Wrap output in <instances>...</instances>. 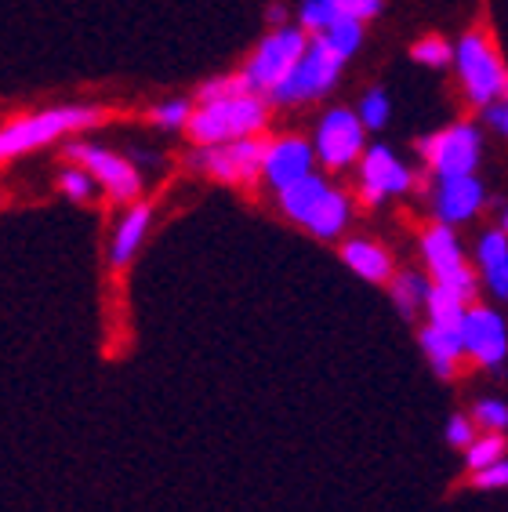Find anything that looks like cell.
Listing matches in <instances>:
<instances>
[{"label":"cell","mask_w":508,"mask_h":512,"mask_svg":"<svg viewBox=\"0 0 508 512\" xmlns=\"http://www.w3.org/2000/svg\"><path fill=\"white\" fill-rule=\"evenodd\" d=\"M265 124V99L254 91L240 95H225V99L200 102L196 113H189L186 128L193 142L200 146H218V142H236V138H251Z\"/></svg>","instance_id":"obj_1"},{"label":"cell","mask_w":508,"mask_h":512,"mask_svg":"<svg viewBox=\"0 0 508 512\" xmlns=\"http://www.w3.org/2000/svg\"><path fill=\"white\" fill-rule=\"evenodd\" d=\"M102 117H106L102 109L62 106V109H48V113H33V117L11 120V124L0 128V164L22 157V153H33V149H40V146H48V142L69 135V131L95 128Z\"/></svg>","instance_id":"obj_2"},{"label":"cell","mask_w":508,"mask_h":512,"mask_svg":"<svg viewBox=\"0 0 508 512\" xmlns=\"http://www.w3.org/2000/svg\"><path fill=\"white\" fill-rule=\"evenodd\" d=\"M345 62L349 59H345L342 51L334 48L323 33H316L313 44H305L298 66L287 73V80L273 91V95H269V99H276V102H313V99H320V95H327V91L338 84V73H342Z\"/></svg>","instance_id":"obj_3"},{"label":"cell","mask_w":508,"mask_h":512,"mask_svg":"<svg viewBox=\"0 0 508 512\" xmlns=\"http://www.w3.org/2000/svg\"><path fill=\"white\" fill-rule=\"evenodd\" d=\"M461 69V84L469 91V99L479 106H490L494 99H505V62L483 33H469L454 51Z\"/></svg>","instance_id":"obj_4"},{"label":"cell","mask_w":508,"mask_h":512,"mask_svg":"<svg viewBox=\"0 0 508 512\" xmlns=\"http://www.w3.org/2000/svg\"><path fill=\"white\" fill-rule=\"evenodd\" d=\"M305 44H309L305 33L291 30V26L269 33V37L258 44V51H254L251 66L244 69V77H247V84H251L254 95H273V91L287 80V73L298 66Z\"/></svg>","instance_id":"obj_5"},{"label":"cell","mask_w":508,"mask_h":512,"mask_svg":"<svg viewBox=\"0 0 508 512\" xmlns=\"http://www.w3.org/2000/svg\"><path fill=\"white\" fill-rule=\"evenodd\" d=\"M479 149H483V142H479V131L472 124H450V128L436 131L421 142V157L429 160L436 178H458L476 171Z\"/></svg>","instance_id":"obj_6"},{"label":"cell","mask_w":508,"mask_h":512,"mask_svg":"<svg viewBox=\"0 0 508 512\" xmlns=\"http://www.w3.org/2000/svg\"><path fill=\"white\" fill-rule=\"evenodd\" d=\"M262 142H251V138H236V142H218V146H200L193 153V168L204 171L211 178H222V182H254L262 175Z\"/></svg>","instance_id":"obj_7"},{"label":"cell","mask_w":508,"mask_h":512,"mask_svg":"<svg viewBox=\"0 0 508 512\" xmlns=\"http://www.w3.org/2000/svg\"><path fill=\"white\" fill-rule=\"evenodd\" d=\"M421 251H425V262H429L436 287H447V291H454L458 298L469 302L472 291H476V276H472V269L465 266V258H461L454 229H447V226L429 229L425 240H421Z\"/></svg>","instance_id":"obj_8"},{"label":"cell","mask_w":508,"mask_h":512,"mask_svg":"<svg viewBox=\"0 0 508 512\" xmlns=\"http://www.w3.org/2000/svg\"><path fill=\"white\" fill-rule=\"evenodd\" d=\"M69 160H77L80 168H84V175H95L98 182L109 189V197L120 200V204H124V200H138V193H142L138 171L131 168L124 157L109 153V149L88 146V142H73V146H69Z\"/></svg>","instance_id":"obj_9"},{"label":"cell","mask_w":508,"mask_h":512,"mask_svg":"<svg viewBox=\"0 0 508 512\" xmlns=\"http://www.w3.org/2000/svg\"><path fill=\"white\" fill-rule=\"evenodd\" d=\"M316 153L331 171L349 168L363 153V124L349 109H331L316 131Z\"/></svg>","instance_id":"obj_10"},{"label":"cell","mask_w":508,"mask_h":512,"mask_svg":"<svg viewBox=\"0 0 508 512\" xmlns=\"http://www.w3.org/2000/svg\"><path fill=\"white\" fill-rule=\"evenodd\" d=\"M461 353H472L483 367H498L505 360V324L487 306H472L461 316Z\"/></svg>","instance_id":"obj_11"},{"label":"cell","mask_w":508,"mask_h":512,"mask_svg":"<svg viewBox=\"0 0 508 512\" xmlns=\"http://www.w3.org/2000/svg\"><path fill=\"white\" fill-rule=\"evenodd\" d=\"M262 175L269 178L276 189H284V186H291V182H298V178L313 175V149L305 146L302 138H284V142L265 146Z\"/></svg>","instance_id":"obj_12"},{"label":"cell","mask_w":508,"mask_h":512,"mask_svg":"<svg viewBox=\"0 0 508 512\" xmlns=\"http://www.w3.org/2000/svg\"><path fill=\"white\" fill-rule=\"evenodd\" d=\"M360 171H363V197L371 200V204H378V200L389 197V193H403V189L411 186V171L403 168L385 146L367 149Z\"/></svg>","instance_id":"obj_13"},{"label":"cell","mask_w":508,"mask_h":512,"mask_svg":"<svg viewBox=\"0 0 508 512\" xmlns=\"http://www.w3.org/2000/svg\"><path fill=\"white\" fill-rule=\"evenodd\" d=\"M381 11V0H305L302 26L313 33H323L338 22H367Z\"/></svg>","instance_id":"obj_14"},{"label":"cell","mask_w":508,"mask_h":512,"mask_svg":"<svg viewBox=\"0 0 508 512\" xmlns=\"http://www.w3.org/2000/svg\"><path fill=\"white\" fill-rule=\"evenodd\" d=\"M483 182L476 175H458V178H440V189H436V211H440L443 226L450 222H465L479 211L483 204Z\"/></svg>","instance_id":"obj_15"},{"label":"cell","mask_w":508,"mask_h":512,"mask_svg":"<svg viewBox=\"0 0 508 512\" xmlns=\"http://www.w3.org/2000/svg\"><path fill=\"white\" fill-rule=\"evenodd\" d=\"M149 218H153V207L149 204H135L131 211H124V218H120V226H117V237H113V247H109V262L117 269L131 266L135 251L142 247V240H146Z\"/></svg>","instance_id":"obj_16"},{"label":"cell","mask_w":508,"mask_h":512,"mask_svg":"<svg viewBox=\"0 0 508 512\" xmlns=\"http://www.w3.org/2000/svg\"><path fill=\"white\" fill-rule=\"evenodd\" d=\"M342 258L352 273L363 276V280H371V284H381V280L392 276V258L385 255L378 244H371V240H349V244L342 247Z\"/></svg>","instance_id":"obj_17"},{"label":"cell","mask_w":508,"mask_h":512,"mask_svg":"<svg viewBox=\"0 0 508 512\" xmlns=\"http://www.w3.org/2000/svg\"><path fill=\"white\" fill-rule=\"evenodd\" d=\"M479 266L487 273V284L494 295H508V240L505 229H494L479 240Z\"/></svg>","instance_id":"obj_18"},{"label":"cell","mask_w":508,"mask_h":512,"mask_svg":"<svg viewBox=\"0 0 508 512\" xmlns=\"http://www.w3.org/2000/svg\"><path fill=\"white\" fill-rule=\"evenodd\" d=\"M421 345H425V356L432 360L436 375L450 378L454 375V364L461 356V331H450V327H425L421 331Z\"/></svg>","instance_id":"obj_19"},{"label":"cell","mask_w":508,"mask_h":512,"mask_svg":"<svg viewBox=\"0 0 508 512\" xmlns=\"http://www.w3.org/2000/svg\"><path fill=\"white\" fill-rule=\"evenodd\" d=\"M327 193V186H323L316 175H305L298 178V182H291V186L280 189V207H284L287 215L294 218V222H309V215H313V207L320 204V197Z\"/></svg>","instance_id":"obj_20"},{"label":"cell","mask_w":508,"mask_h":512,"mask_svg":"<svg viewBox=\"0 0 508 512\" xmlns=\"http://www.w3.org/2000/svg\"><path fill=\"white\" fill-rule=\"evenodd\" d=\"M345 222H349V204H345L342 193L327 189V193L320 197V204L313 207V215H309L305 226L313 229L316 237H334L338 229H345Z\"/></svg>","instance_id":"obj_21"},{"label":"cell","mask_w":508,"mask_h":512,"mask_svg":"<svg viewBox=\"0 0 508 512\" xmlns=\"http://www.w3.org/2000/svg\"><path fill=\"white\" fill-rule=\"evenodd\" d=\"M425 306H429L432 327H450V331H458L469 302L458 298L454 291H447V287H429V291H425Z\"/></svg>","instance_id":"obj_22"},{"label":"cell","mask_w":508,"mask_h":512,"mask_svg":"<svg viewBox=\"0 0 508 512\" xmlns=\"http://www.w3.org/2000/svg\"><path fill=\"white\" fill-rule=\"evenodd\" d=\"M425 280L421 276H414V273H403V276H396V284H392V298H396V306H400V313L403 316H414V309L425 302Z\"/></svg>","instance_id":"obj_23"},{"label":"cell","mask_w":508,"mask_h":512,"mask_svg":"<svg viewBox=\"0 0 508 512\" xmlns=\"http://www.w3.org/2000/svg\"><path fill=\"white\" fill-rule=\"evenodd\" d=\"M465 451H469V469L476 473V469H487V465L505 458V440L501 436H483V440H472Z\"/></svg>","instance_id":"obj_24"},{"label":"cell","mask_w":508,"mask_h":512,"mask_svg":"<svg viewBox=\"0 0 508 512\" xmlns=\"http://www.w3.org/2000/svg\"><path fill=\"white\" fill-rule=\"evenodd\" d=\"M414 62H421V66H432V69H443L450 59H454V51H450V44L443 37H425L414 44Z\"/></svg>","instance_id":"obj_25"},{"label":"cell","mask_w":508,"mask_h":512,"mask_svg":"<svg viewBox=\"0 0 508 512\" xmlns=\"http://www.w3.org/2000/svg\"><path fill=\"white\" fill-rule=\"evenodd\" d=\"M356 117H360L363 128H385V120H389V99H385V91H367Z\"/></svg>","instance_id":"obj_26"},{"label":"cell","mask_w":508,"mask_h":512,"mask_svg":"<svg viewBox=\"0 0 508 512\" xmlns=\"http://www.w3.org/2000/svg\"><path fill=\"white\" fill-rule=\"evenodd\" d=\"M240 91H251L244 73H233V77H215L207 80L204 88H200V102H211V99H225V95H240Z\"/></svg>","instance_id":"obj_27"},{"label":"cell","mask_w":508,"mask_h":512,"mask_svg":"<svg viewBox=\"0 0 508 512\" xmlns=\"http://www.w3.org/2000/svg\"><path fill=\"white\" fill-rule=\"evenodd\" d=\"M476 422L483 425V429H490V433H498L508 422V407L498 404V400H483V404L476 407Z\"/></svg>","instance_id":"obj_28"},{"label":"cell","mask_w":508,"mask_h":512,"mask_svg":"<svg viewBox=\"0 0 508 512\" xmlns=\"http://www.w3.org/2000/svg\"><path fill=\"white\" fill-rule=\"evenodd\" d=\"M59 186L69 200H88L91 197V175H84V171H77V168L62 171Z\"/></svg>","instance_id":"obj_29"},{"label":"cell","mask_w":508,"mask_h":512,"mask_svg":"<svg viewBox=\"0 0 508 512\" xmlns=\"http://www.w3.org/2000/svg\"><path fill=\"white\" fill-rule=\"evenodd\" d=\"M189 113H193V109H189V102L175 99V102H164L153 117H157V124H164V128H182V124L189 120Z\"/></svg>","instance_id":"obj_30"},{"label":"cell","mask_w":508,"mask_h":512,"mask_svg":"<svg viewBox=\"0 0 508 512\" xmlns=\"http://www.w3.org/2000/svg\"><path fill=\"white\" fill-rule=\"evenodd\" d=\"M508 483V465L505 458L494 465H487V469H476V487H483V491H494V487H505Z\"/></svg>","instance_id":"obj_31"},{"label":"cell","mask_w":508,"mask_h":512,"mask_svg":"<svg viewBox=\"0 0 508 512\" xmlns=\"http://www.w3.org/2000/svg\"><path fill=\"white\" fill-rule=\"evenodd\" d=\"M447 440L454 447H469L472 444V422L469 418H461V414H454L447 425Z\"/></svg>","instance_id":"obj_32"},{"label":"cell","mask_w":508,"mask_h":512,"mask_svg":"<svg viewBox=\"0 0 508 512\" xmlns=\"http://www.w3.org/2000/svg\"><path fill=\"white\" fill-rule=\"evenodd\" d=\"M487 117H490V124H494V128H498L501 135H505V131H508V109H505V99H501V102H490Z\"/></svg>","instance_id":"obj_33"},{"label":"cell","mask_w":508,"mask_h":512,"mask_svg":"<svg viewBox=\"0 0 508 512\" xmlns=\"http://www.w3.org/2000/svg\"><path fill=\"white\" fill-rule=\"evenodd\" d=\"M269 19L276 22V26H284V19H287V11L284 8H269Z\"/></svg>","instance_id":"obj_34"}]
</instances>
